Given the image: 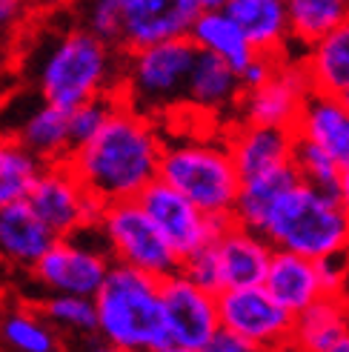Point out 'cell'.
<instances>
[{
	"label": "cell",
	"instance_id": "1",
	"mask_svg": "<svg viewBox=\"0 0 349 352\" xmlns=\"http://www.w3.org/2000/svg\"><path fill=\"white\" fill-rule=\"evenodd\" d=\"M161 155L164 144L152 120L120 103L103 132L66 164L95 201L109 206L141 198L144 189L158 181Z\"/></svg>",
	"mask_w": 349,
	"mask_h": 352
},
{
	"label": "cell",
	"instance_id": "2",
	"mask_svg": "<svg viewBox=\"0 0 349 352\" xmlns=\"http://www.w3.org/2000/svg\"><path fill=\"white\" fill-rule=\"evenodd\" d=\"M164 280L115 263L106 284L98 292V332L120 352H161L172 346L164 298Z\"/></svg>",
	"mask_w": 349,
	"mask_h": 352
},
{
	"label": "cell",
	"instance_id": "3",
	"mask_svg": "<svg viewBox=\"0 0 349 352\" xmlns=\"http://www.w3.org/2000/svg\"><path fill=\"white\" fill-rule=\"evenodd\" d=\"M272 250L292 252L306 261L349 255V215L335 195L298 184L278 201L260 230Z\"/></svg>",
	"mask_w": 349,
	"mask_h": 352
},
{
	"label": "cell",
	"instance_id": "4",
	"mask_svg": "<svg viewBox=\"0 0 349 352\" xmlns=\"http://www.w3.org/2000/svg\"><path fill=\"white\" fill-rule=\"evenodd\" d=\"M112 49L89 29H72L46 52L38 86L43 103L72 112L103 95H117L112 80Z\"/></svg>",
	"mask_w": 349,
	"mask_h": 352
},
{
	"label": "cell",
	"instance_id": "5",
	"mask_svg": "<svg viewBox=\"0 0 349 352\" xmlns=\"http://www.w3.org/2000/svg\"><path fill=\"white\" fill-rule=\"evenodd\" d=\"M158 178L189 198L203 215L232 221L240 175L226 144L186 140V144L164 146Z\"/></svg>",
	"mask_w": 349,
	"mask_h": 352
},
{
	"label": "cell",
	"instance_id": "6",
	"mask_svg": "<svg viewBox=\"0 0 349 352\" xmlns=\"http://www.w3.org/2000/svg\"><path fill=\"white\" fill-rule=\"evenodd\" d=\"M198 55L201 52L192 43V38L158 43L144 52L126 55L124 89L129 100L124 103L129 109L144 115V107H161V103L174 100L178 95H186V86H189Z\"/></svg>",
	"mask_w": 349,
	"mask_h": 352
},
{
	"label": "cell",
	"instance_id": "7",
	"mask_svg": "<svg viewBox=\"0 0 349 352\" xmlns=\"http://www.w3.org/2000/svg\"><path fill=\"white\" fill-rule=\"evenodd\" d=\"M100 230L112 246V255L124 267L146 272L158 280L178 275L183 267L181 255L169 246V241L161 235V230L152 223L137 201L103 206Z\"/></svg>",
	"mask_w": 349,
	"mask_h": 352
},
{
	"label": "cell",
	"instance_id": "8",
	"mask_svg": "<svg viewBox=\"0 0 349 352\" xmlns=\"http://www.w3.org/2000/svg\"><path fill=\"white\" fill-rule=\"evenodd\" d=\"M26 201L58 238H72L86 226L100 223L103 215V204L86 192L75 169L66 161L46 164Z\"/></svg>",
	"mask_w": 349,
	"mask_h": 352
},
{
	"label": "cell",
	"instance_id": "9",
	"mask_svg": "<svg viewBox=\"0 0 349 352\" xmlns=\"http://www.w3.org/2000/svg\"><path fill=\"white\" fill-rule=\"evenodd\" d=\"M218 315L221 332L267 352H275L292 341L295 332V315H289L264 287L221 292Z\"/></svg>",
	"mask_w": 349,
	"mask_h": 352
},
{
	"label": "cell",
	"instance_id": "10",
	"mask_svg": "<svg viewBox=\"0 0 349 352\" xmlns=\"http://www.w3.org/2000/svg\"><path fill=\"white\" fill-rule=\"evenodd\" d=\"M137 204L144 206V212L161 230V235L169 241L172 250L181 255V261L192 258L195 252L206 250V246H212L226 232V226L232 223L223 218L203 215L189 198H183L181 192H174L161 178L144 189V195L137 198Z\"/></svg>",
	"mask_w": 349,
	"mask_h": 352
},
{
	"label": "cell",
	"instance_id": "11",
	"mask_svg": "<svg viewBox=\"0 0 349 352\" xmlns=\"http://www.w3.org/2000/svg\"><path fill=\"white\" fill-rule=\"evenodd\" d=\"M166 329L174 346L206 352L221 336L218 295L201 289L198 284L178 272L161 284Z\"/></svg>",
	"mask_w": 349,
	"mask_h": 352
},
{
	"label": "cell",
	"instance_id": "12",
	"mask_svg": "<svg viewBox=\"0 0 349 352\" xmlns=\"http://www.w3.org/2000/svg\"><path fill=\"white\" fill-rule=\"evenodd\" d=\"M203 12V0H120V49L144 52L149 46L189 38Z\"/></svg>",
	"mask_w": 349,
	"mask_h": 352
},
{
	"label": "cell",
	"instance_id": "13",
	"mask_svg": "<svg viewBox=\"0 0 349 352\" xmlns=\"http://www.w3.org/2000/svg\"><path fill=\"white\" fill-rule=\"evenodd\" d=\"M106 252L95 250L92 243H83L78 235L58 238V243L43 255L34 267L38 284L52 289L55 295H78V298H98L112 272Z\"/></svg>",
	"mask_w": 349,
	"mask_h": 352
},
{
	"label": "cell",
	"instance_id": "14",
	"mask_svg": "<svg viewBox=\"0 0 349 352\" xmlns=\"http://www.w3.org/2000/svg\"><path fill=\"white\" fill-rule=\"evenodd\" d=\"M309 92L312 86L304 72V63H281V69L267 86H260L255 92H243L240 98L243 123L295 129Z\"/></svg>",
	"mask_w": 349,
	"mask_h": 352
},
{
	"label": "cell",
	"instance_id": "15",
	"mask_svg": "<svg viewBox=\"0 0 349 352\" xmlns=\"http://www.w3.org/2000/svg\"><path fill=\"white\" fill-rule=\"evenodd\" d=\"M218 267H221V287L226 289H252L264 287L269 263H272V243L235 221L226 226V232L215 241Z\"/></svg>",
	"mask_w": 349,
	"mask_h": 352
},
{
	"label": "cell",
	"instance_id": "16",
	"mask_svg": "<svg viewBox=\"0 0 349 352\" xmlns=\"http://www.w3.org/2000/svg\"><path fill=\"white\" fill-rule=\"evenodd\" d=\"M295 144H298V138H295L292 129L240 123V126L232 129L229 140H226V149L232 155L240 181H249L272 169L289 166L295 155Z\"/></svg>",
	"mask_w": 349,
	"mask_h": 352
},
{
	"label": "cell",
	"instance_id": "17",
	"mask_svg": "<svg viewBox=\"0 0 349 352\" xmlns=\"http://www.w3.org/2000/svg\"><path fill=\"white\" fill-rule=\"evenodd\" d=\"M292 132L304 144L326 152L344 172L349 169V112L341 98L309 92Z\"/></svg>",
	"mask_w": 349,
	"mask_h": 352
},
{
	"label": "cell",
	"instance_id": "18",
	"mask_svg": "<svg viewBox=\"0 0 349 352\" xmlns=\"http://www.w3.org/2000/svg\"><path fill=\"white\" fill-rule=\"evenodd\" d=\"M55 243L58 235L38 218L29 201L0 209V258L34 270Z\"/></svg>",
	"mask_w": 349,
	"mask_h": 352
},
{
	"label": "cell",
	"instance_id": "19",
	"mask_svg": "<svg viewBox=\"0 0 349 352\" xmlns=\"http://www.w3.org/2000/svg\"><path fill=\"white\" fill-rule=\"evenodd\" d=\"M264 289L289 315H295V318L324 298L315 261H306V258L292 255V252H278V250L272 255Z\"/></svg>",
	"mask_w": 349,
	"mask_h": 352
},
{
	"label": "cell",
	"instance_id": "20",
	"mask_svg": "<svg viewBox=\"0 0 349 352\" xmlns=\"http://www.w3.org/2000/svg\"><path fill=\"white\" fill-rule=\"evenodd\" d=\"M223 9L247 34L258 55H278L289 38V14L281 0H226Z\"/></svg>",
	"mask_w": 349,
	"mask_h": 352
},
{
	"label": "cell",
	"instance_id": "21",
	"mask_svg": "<svg viewBox=\"0 0 349 352\" xmlns=\"http://www.w3.org/2000/svg\"><path fill=\"white\" fill-rule=\"evenodd\" d=\"M189 38L198 46V52L221 58L223 63H229L238 75L258 55V52L252 49V43L247 41V34L240 32V26L232 21L229 12H226L223 6L203 9L201 17L195 21V26H192V32H189Z\"/></svg>",
	"mask_w": 349,
	"mask_h": 352
},
{
	"label": "cell",
	"instance_id": "22",
	"mask_svg": "<svg viewBox=\"0 0 349 352\" xmlns=\"http://www.w3.org/2000/svg\"><path fill=\"white\" fill-rule=\"evenodd\" d=\"M298 184H301V178H298V172H295L292 164L281 166V169H272L267 175H258V178L240 181L232 221L238 226H247L252 232H260L267 218L272 215V209L278 206V201H281L286 192H292Z\"/></svg>",
	"mask_w": 349,
	"mask_h": 352
},
{
	"label": "cell",
	"instance_id": "23",
	"mask_svg": "<svg viewBox=\"0 0 349 352\" xmlns=\"http://www.w3.org/2000/svg\"><path fill=\"white\" fill-rule=\"evenodd\" d=\"M304 72L312 92L341 98L349 89V17L304 58Z\"/></svg>",
	"mask_w": 349,
	"mask_h": 352
},
{
	"label": "cell",
	"instance_id": "24",
	"mask_svg": "<svg viewBox=\"0 0 349 352\" xmlns=\"http://www.w3.org/2000/svg\"><path fill=\"white\" fill-rule=\"evenodd\" d=\"M21 144L43 164H63L72 155L69 144V112L52 103H41L14 135Z\"/></svg>",
	"mask_w": 349,
	"mask_h": 352
},
{
	"label": "cell",
	"instance_id": "25",
	"mask_svg": "<svg viewBox=\"0 0 349 352\" xmlns=\"http://www.w3.org/2000/svg\"><path fill=\"white\" fill-rule=\"evenodd\" d=\"M349 336V301L346 298H321L295 318L292 341L309 352H329Z\"/></svg>",
	"mask_w": 349,
	"mask_h": 352
},
{
	"label": "cell",
	"instance_id": "26",
	"mask_svg": "<svg viewBox=\"0 0 349 352\" xmlns=\"http://www.w3.org/2000/svg\"><path fill=\"white\" fill-rule=\"evenodd\" d=\"M186 98L189 103H195V107L209 109V112L223 109L229 103H235L238 98H243L240 75L221 58L201 52L195 60V69H192L189 86H186Z\"/></svg>",
	"mask_w": 349,
	"mask_h": 352
},
{
	"label": "cell",
	"instance_id": "27",
	"mask_svg": "<svg viewBox=\"0 0 349 352\" xmlns=\"http://www.w3.org/2000/svg\"><path fill=\"white\" fill-rule=\"evenodd\" d=\"M286 14H289V38L312 49L346 21L349 6L341 3V0H289Z\"/></svg>",
	"mask_w": 349,
	"mask_h": 352
},
{
	"label": "cell",
	"instance_id": "28",
	"mask_svg": "<svg viewBox=\"0 0 349 352\" xmlns=\"http://www.w3.org/2000/svg\"><path fill=\"white\" fill-rule=\"evenodd\" d=\"M41 161L14 135H0V209L26 201L41 178Z\"/></svg>",
	"mask_w": 349,
	"mask_h": 352
},
{
	"label": "cell",
	"instance_id": "29",
	"mask_svg": "<svg viewBox=\"0 0 349 352\" xmlns=\"http://www.w3.org/2000/svg\"><path fill=\"white\" fill-rule=\"evenodd\" d=\"M292 166H295V172H298L301 184L324 192V195H335L338 198L341 181H344V169L326 152L298 140V144H295V155H292Z\"/></svg>",
	"mask_w": 349,
	"mask_h": 352
},
{
	"label": "cell",
	"instance_id": "30",
	"mask_svg": "<svg viewBox=\"0 0 349 352\" xmlns=\"http://www.w3.org/2000/svg\"><path fill=\"white\" fill-rule=\"evenodd\" d=\"M120 103L124 100H120L117 95H103V98L89 100V103H83V107L69 112V144H72V155L83 146H89L92 140L103 132V126L112 120V115L117 112Z\"/></svg>",
	"mask_w": 349,
	"mask_h": 352
},
{
	"label": "cell",
	"instance_id": "31",
	"mask_svg": "<svg viewBox=\"0 0 349 352\" xmlns=\"http://www.w3.org/2000/svg\"><path fill=\"white\" fill-rule=\"evenodd\" d=\"M0 336L17 352H55V336L29 312H12L0 324Z\"/></svg>",
	"mask_w": 349,
	"mask_h": 352
},
{
	"label": "cell",
	"instance_id": "32",
	"mask_svg": "<svg viewBox=\"0 0 349 352\" xmlns=\"http://www.w3.org/2000/svg\"><path fill=\"white\" fill-rule=\"evenodd\" d=\"M43 315L55 324L75 332H98V307L92 298L78 295H52L41 304Z\"/></svg>",
	"mask_w": 349,
	"mask_h": 352
},
{
	"label": "cell",
	"instance_id": "33",
	"mask_svg": "<svg viewBox=\"0 0 349 352\" xmlns=\"http://www.w3.org/2000/svg\"><path fill=\"white\" fill-rule=\"evenodd\" d=\"M181 272L192 280V284H198V287L206 289V292H212V295H221V292H223L215 243L206 246V250H201V252H195L192 258H186L183 267H181Z\"/></svg>",
	"mask_w": 349,
	"mask_h": 352
},
{
	"label": "cell",
	"instance_id": "34",
	"mask_svg": "<svg viewBox=\"0 0 349 352\" xmlns=\"http://www.w3.org/2000/svg\"><path fill=\"white\" fill-rule=\"evenodd\" d=\"M120 26H124L120 0H95L89 6V32L103 43H120Z\"/></svg>",
	"mask_w": 349,
	"mask_h": 352
},
{
	"label": "cell",
	"instance_id": "35",
	"mask_svg": "<svg viewBox=\"0 0 349 352\" xmlns=\"http://www.w3.org/2000/svg\"><path fill=\"white\" fill-rule=\"evenodd\" d=\"M281 63L284 60L278 55H255V60L240 72L243 92H255V89H260V86H267L275 78L278 69H281Z\"/></svg>",
	"mask_w": 349,
	"mask_h": 352
},
{
	"label": "cell",
	"instance_id": "36",
	"mask_svg": "<svg viewBox=\"0 0 349 352\" xmlns=\"http://www.w3.org/2000/svg\"><path fill=\"white\" fill-rule=\"evenodd\" d=\"M318 278H321V289L324 298H344V284H346V255H335L318 261Z\"/></svg>",
	"mask_w": 349,
	"mask_h": 352
},
{
	"label": "cell",
	"instance_id": "37",
	"mask_svg": "<svg viewBox=\"0 0 349 352\" xmlns=\"http://www.w3.org/2000/svg\"><path fill=\"white\" fill-rule=\"evenodd\" d=\"M206 352H267V349H258L252 344H243V341H238L232 336H226V332H221V336L215 338V344L209 346Z\"/></svg>",
	"mask_w": 349,
	"mask_h": 352
},
{
	"label": "cell",
	"instance_id": "38",
	"mask_svg": "<svg viewBox=\"0 0 349 352\" xmlns=\"http://www.w3.org/2000/svg\"><path fill=\"white\" fill-rule=\"evenodd\" d=\"M17 14H21V6H17V3H12V0H0V26L12 23Z\"/></svg>",
	"mask_w": 349,
	"mask_h": 352
},
{
	"label": "cell",
	"instance_id": "39",
	"mask_svg": "<svg viewBox=\"0 0 349 352\" xmlns=\"http://www.w3.org/2000/svg\"><path fill=\"white\" fill-rule=\"evenodd\" d=\"M338 201H341V206L346 209V215H349V169L344 172V181H341V192H338Z\"/></svg>",
	"mask_w": 349,
	"mask_h": 352
},
{
	"label": "cell",
	"instance_id": "40",
	"mask_svg": "<svg viewBox=\"0 0 349 352\" xmlns=\"http://www.w3.org/2000/svg\"><path fill=\"white\" fill-rule=\"evenodd\" d=\"M83 352H120V349L103 341V344H89V346H83Z\"/></svg>",
	"mask_w": 349,
	"mask_h": 352
},
{
	"label": "cell",
	"instance_id": "41",
	"mask_svg": "<svg viewBox=\"0 0 349 352\" xmlns=\"http://www.w3.org/2000/svg\"><path fill=\"white\" fill-rule=\"evenodd\" d=\"M275 352H309V349H304L301 344H295V341H286L284 346H278Z\"/></svg>",
	"mask_w": 349,
	"mask_h": 352
},
{
	"label": "cell",
	"instance_id": "42",
	"mask_svg": "<svg viewBox=\"0 0 349 352\" xmlns=\"http://www.w3.org/2000/svg\"><path fill=\"white\" fill-rule=\"evenodd\" d=\"M329 352H349V336H346V338H341V341H338L333 349H329Z\"/></svg>",
	"mask_w": 349,
	"mask_h": 352
},
{
	"label": "cell",
	"instance_id": "43",
	"mask_svg": "<svg viewBox=\"0 0 349 352\" xmlns=\"http://www.w3.org/2000/svg\"><path fill=\"white\" fill-rule=\"evenodd\" d=\"M161 352H195V349H183V346H174V344H172V346H166V349H161Z\"/></svg>",
	"mask_w": 349,
	"mask_h": 352
},
{
	"label": "cell",
	"instance_id": "44",
	"mask_svg": "<svg viewBox=\"0 0 349 352\" xmlns=\"http://www.w3.org/2000/svg\"><path fill=\"white\" fill-rule=\"evenodd\" d=\"M341 103H344V107H346V112H349V89L341 95Z\"/></svg>",
	"mask_w": 349,
	"mask_h": 352
}]
</instances>
